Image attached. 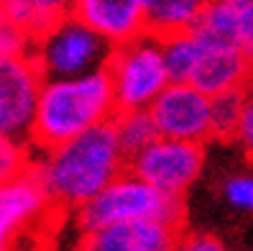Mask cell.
I'll return each mask as SVG.
<instances>
[{"mask_svg": "<svg viewBox=\"0 0 253 251\" xmlns=\"http://www.w3.org/2000/svg\"><path fill=\"white\" fill-rule=\"evenodd\" d=\"M49 210L51 205L31 172L8 185H0V251H13L18 236Z\"/></svg>", "mask_w": 253, "mask_h": 251, "instance_id": "cell-12", "label": "cell"}, {"mask_svg": "<svg viewBox=\"0 0 253 251\" xmlns=\"http://www.w3.org/2000/svg\"><path fill=\"white\" fill-rule=\"evenodd\" d=\"M41 75L28 54L0 51V136L31 144Z\"/></svg>", "mask_w": 253, "mask_h": 251, "instance_id": "cell-7", "label": "cell"}, {"mask_svg": "<svg viewBox=\"0 0 253 251\" xmlns=\"http://www.w3.org/2000/svg\"><path fill=\"white\" fill-rule=\"evenodd\" d=\"M113 131L128 159L136 156L148 144H154L159 139L148 110H118L113 118Z\"/></svg>", "mask_w": 253, "mask_h": 251, "instance_id": "cell-17", "label": "cell"}, {"mask_svg": "<svg viewBox=\"0 0 253 251\" xmlns=\"http://www.w3.org/2000/svg\"><path fill=\"white\" fill-rule=\"evenodd\" d=\"M205 151L207 149L202 144L159 136L143 151L128 159V172L164 195L187 200V193L202 177L205 159H207Z\"/></svg>", "mask_w": 253, "mask_h": 251, "instance_id": "cell-6", "label": "cell"}, {"mask_svg": "<svg viewBox=\"0 0 253 251\" xmlns=\"http://www.w3.org/2000/svg\"><path fill=\"white\" fill-rule=\"evenodd\" d=\"M72 220L80 233V241L95 231L121 223H141V220H156V223L184 228L187 200L164 195L126 169L97 198L74 210Z\"/></svg>", "mask_w": 253, "mask_h": 251, "instance_id": "cell-3", "label": "cell"}, {"mask_svg": "<svg viewBox=\"0 0 253 251\" xmlns=\"http://www.w3.org/2000/svg\"><path fill=\"white\" fill-rule=\"evenodd\" d=\"M28 47H31V41H28L21 31H16L3 16V10H0V51L5 54H28Z\"/></svg>", "mask_w": 253, "mask_h": 251, "instance_id": "cell-23", "label": "cell"}, {"mask_svg": "<svg viewBox=\"0 0 253 251\" xmlns=\"http://www.w3.org/2000/svg\"><path fill=\"white\" fill-rule=\"evenodd\" d=\"M126 169L128 156L115 139L113 121H108L59 146L36 151L28 172L51 208L74 213L97 198Z\"/></svg>", "mask_w": 253, "mask_h": 251, "instance_id": "cell-1", "label": "cell"}, {"mask_svg": "<svg viewBox=\"0 0 253 251\" xmlns=\"http://www.w3.org/2000/svg\"><path fill=\"white\" fill-rule=\"evenodd\" d=\"M212 0H143L146 26L156 36H171L189 31Z\"/></svg>", "mask_w": 253, "mask_h": 251, "instance_id": "cell-15", "label": "cell"}, {"mask_svg": "<svg viewBox=\"0 0 253 251\" xmlns=\"http://www.w3.org/2000/svg\"><path fill=\"white\" fill-rule=\"evenodd\" d=\"M235 144H241L243 154L248 156V161L253 164V93L251 90H248L246 105H243L241 123H238V131H235Z\"/></svg>", "mask_w": 253, "mask_h": 251, "instance_id": "cell-22", "label": "cell"}, {"mask_svg": "<svg viewBox=\"0 0 253 251\" xmlns=\"http://www.w3.org/2000/svg\"><path fill=\"white\" fill-rule=\"evenodd\" d=\"M34 146L21 139L0 136V185H8L18 177L28 174L34 159Z\"/></svg>", "mask_w": 253, "mask_h": 251, "instance_id": "cell-19", "label": "cell"}, {"mask_svg": "<svg viewBox=\"0 0 253 251\" xmlns=\"http://www.w3.org/2000/svg\"><path fill=\"white\" fill-rule=\"evenodd\" d=\"M174 251H230L217 236L205 231H182Z\"/></svg>", "mask_w": 253, "mask_h": 251, "instance_id": "cell-21", "label": "cell"}, {"mask_svg": "<svg viewBox=\"0 0 253 251\" xmlns=\"http://www.w3.org/2000/svg\"><path fill=\"white\" fill-rule=\"evenodd\" d=\"M105 72L113 85L118 110H148L154 100L171 85L164 62L161 36L151 31L121 47H113Z\"/></svg>", "mask_w": 253, "mask_h": 251, "instance_id": "cell-5", "label": "cell"}, {"mask_svg": "<svg viewBox=\"0 0 253 251\" xmlns=\"http://www.w3.org/2000/svg\"><path fill=\"white\" fill-rule=\"evenodd\" d=\"M164 62H167V72L171 82L187 85L192 72H195L200 54H202V39L192 31H179L171 36H164Z\"/></svg>", "mask_w": 253, "mask_h": 251, "instance_id": "cell-16", "label": "cell"}, {"mask_svg": "<svg viewBox=\"0 0 253 251\" xmlns=\"http://www.w3.org/2000/svg\"><path fill=\"white\" fill-rule=\"evenodd\" d=\"M220 195L230 208L243 210V213H253V174L235 172V174L222 177Z\"/></svg>", "mask_w": 253, "mask_h": 251, "instance_id": "cell-20", "label": "cell"}, {"mask_svg": "<svg viewBox=\"0 0 253 251\" xmlns=\"http://www.w3.org/2000/svg\"><path fill=\"white\" fill-rule=\"evenodd\" d=\"M148 115L156 126V134L161 139L174 141H192L207 144L210 136V98L195 90L192 85L171 82L164 90L154 105L148 108Z\"/></svg>", "mask_w": 253, "mask_h": 251, "instance_id": "cell-8", "label": "cell"}, {"mask_svg": "<svg viewBox=\"0 0 253 251\" xmlns=\"http://www.w3.org/2000/svg\"><path fill=\"white\" fill-rule=\"evenodd\" d=\"M187 85H192L195 90H200L207 98H215V95L230 93V90H251L253 87V69L235 47L212 44V41L202 39L200 62H197Z\"/></svg>", "mask_w": 253, "mask_h": 251, "instance_id": "cell-10", "label": "cell"}, {"mask_svg": "<svg viewBox=\"0 0 253 251\" xmlns=\"http://www.w3.org/2000/svg\"><path fill=\"white\" fill-rule=\"evenodd\" d=\"M192 31L205 41L235 47L253 69V0H212Z\"/></svg>", "mask_w": 253, "mask_h": 251, "instance_id": "cell-11", "label": "cell"}, {"mask_svg": "<svg viewBox=\"0 0 253 251\" xmlns=\"http://www.w3.org/2000/svg\"><path fill=\"white\" fill-rule=\"evenodd\" d=\"M248 90H230L210 98V136L212 141L230 144L235 141V131L241 123L243 105H246Z\"/></svg>", "mask_w": 253, "mask_h": 251, "instance_id": "cell-18", "label": "cell"}, {"mask_svg": "<svg viewBox=\"0 0 253 251\" xmlns=\"http://www.w3.org/2000/svg\"><path fill=\"white\" fill-rule=\"evenodd\" d=\"M115 113L118 105L105 69L77 80H43L31 126V146L36 151L51 149L113 121Z\"/></svg>", "mask_w": 253, "mask_h": 251, "instance_id": "cell-2", "label": "cell"}, {"mask_svg": "<svg viewBox=\"0 0 253 251\" xmlns=\"http://www.w3.org/2000/svg\"><path fill=\"white\" fill-rule=\"evenodd\" d=\"M72 16L110 47L128 44L148 31L143 0H72Z\"/></svg>", "mask_w": 253, "mask_h": 251, "instance_id": "cell-9", "label": "cell"}, {"mask_svg": "<svg viewBox=\"0 0 253 251\" xmlns=\"http://www.w3.org/2000/svg\"><path fill=\"white\" fill-rule=\"evenodd\" d=\"M0 10L16 31L34 41L69 16L72 0H0Z\"/></svg>", "mask_w": 253, "mask_h": 251, "instance_id": "cell-14", "label": "cell"}, {"mask_svg": "<svg viewBox=\"0 0 253 251\" xmlns=\"http://www.w3.org/2000/svg\"><path fill=\"white\" fill-rule=\"evenodd\" d=\"M182 231L156 220L121 223L84 236L77 251H174Z\"/></svg>", "mask_w": 253, "mask_h": 251, "instance_id": "cell-13", "label": "cell"}, {"mask_svg": "<svg viewBox=\"0 0 253 251\" xmlns=\"http://www.w3.org/2000/svg\"><path fill=\"white\" fill-rule=\"evenodd\" d=\"M110 54V44L72 13L28 47V56L34 59L41 80H77L95 75L108 67Z\"/></svg>", "mask_w": 253, "mask_h": 251, "instance_id": "cell-4", "label": "cell"}]
</instances>
